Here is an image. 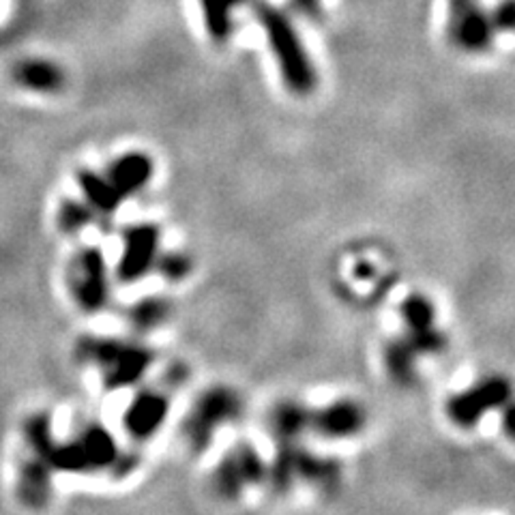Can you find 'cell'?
<instances>
[{
  "label": "cell",
  "mask_w": 515,
  "mask_h": 515,
  "mask_svg": "<svg viewBox=\"0 0 515 515\" xmlns=\"http://www.w3.org/2000/svg\"><path fill=\"white\" fill-rule=\"evenodd\" d=\"M86 353L99 365L103 378L110 386H129L136 383L151 365L148 350L125 342H112V339L92 342Z\"/></svg>",
  "instance_id": "7a4b0ae2"
},
{
  "label": "cell",
  "mask_w": 515,
  "mask_h": 515,
  "mask_svg": "<svg viewBox=\"0 0 515 515\" xmlns=\"http://www.w3.org/2000/svg\"><path fill=\"white\" fill-rule=\"evenodd\" d=\"M262 475H265V466H262L260 456L250 445H243L221 462L215 483L224 496H236Z\"/></svg>",
  "instance_id": "ba28073f"
},
{
  "label": "cell",
  "mask_w": 515,
  "mask_h": 515,
  "mask_svg": "<svg viewBox=\"0 0 515 515\" xmlns=\"http://www.w3.org/2000/svg\"><path fill=\"white\" fill-rule=\"evenodd\" d=\"M489 18H492L494 28L509 33L515 22V3L513 0H501V3L496 4V9L489 13Z\"/></svg>",
  "instance_id": "ac0fdd59"
},
{
  "label": "cell",
  "mask_w": 515,
  "mask_h": 515,
  "mask_svg": "<svg viewBox=\"0 0 515 515\" xmlns=\"http://www.w3.org/2000/svg\"><path fill=\"white\" fill-rule=\"evenodd\" d=\"M133 324L140 329H153L166 318V305L162 301H144L140 305L133 307L131 312Z\"/></svg>",
  "instance_id": "e0dca14e"
},
{
  "label": "cell",
  "mask_w": 515,
  "mask_h": 515,
  "mask_svg": "<svg viewBox=\"0 0 515 515\" xmlns=\"http://www.w3.org/2000/svg\"><path fill=\"white\" fill-rule=\"evenodd\" d=\"M247 3L251 4V12H254L258 24L266 33L286 89L298 97L312 95L318 84L316 67L309 59L292 20L275 4H271L269 0H247Z\"/></svg>",
  "instance_id": "6da1fadb"
},
{
  "label": "cell",
  "mask_w": 515,
  "mask_h": 515,
  "mask_svg": "<svg viewBox=\"0 0 515 515\" xmlns=\"http://www.w3.org/2000/svg\"><path fill=\"white\" fill-rule=\"evenodd\" d=\"M80 187L84 192V202L91 210H99L107 215L115 213L118 204L123 202V195L116 192L106 178V174L95 172V170H82L80 172Z\"/></svg>",
  "instance_id": "5bb4252c"
},
{
  "label": "cell",
  "mask_w": 515,
  "mask_h": 515,
  "mask_svg": "<svg viewBox=\"0 0 515 515\" xmlns=\"http://www.w3.org/2000/svg\"><path fill=\"white\" fill-rule=\"evenodd\" d=\"M509 395V384L503 378H489L472 389L456 395L447 406L451 421L460 427H472L483 415L494 408H501Z\"/></svg>",
  "instance_id": "5b68a950"
},
{
  "label": "cell",
  "mask_w": 515,
  "mask_h": 515,
  "mask_svg": "<svg viewBox=\"0 0 515 515\" xmlns=\"http://www.w3.org/2000/svg\"><path fill=\"white\" fill-rule=\"evenodd\" d=\"M309 424H312V412L301 408L298 404H283L271 416L273 434L286 442L295 440L298 434H303Z\"/></svg>",
  "instance_id": "2e32d148"
},
{
  "label": "cell",
  "mask_w": 515,
  "mask_h": 515,
  "mask_svg": "<svg viewBox=\"0 0 515 515\" xmlns=\"http://www.w3.org/2000/svg\"><path fill=\"white\" fill-rule=\"evenodd\" d=\"M168 415V400L157 391H144L127 408L125 425L133 438H148L162 427Z\"/></svg>",
  "instance_id": "7c38bea8"
},
{
  "label": "cell",
  "mask_w": 515,
  "mask_h": 515,
  "mask_svg": "<svg viewBox=\"0 0 515 515\" xmlns=\"http://www.w3.org/2000/svg\"><path fill=\"white\" fill-rule=\"evenodd\" d=\"M103 174L125 200L129 195L142 192L153 178V159L147 153H125L115 159Z\"/></svg>",
  "instance_id": "8fae6325"
},
{
  "label": "cell",
  "mask_w": 515,
  "mask_h": 515,
  "mask_svg": "<svg viewBox=\"0 0 515 515\" xmlns=\"http://www.w3.org/2000/svg\"><path fill=\"white\" fill-rule=\"evenodd\" d=\"M365 424V410L357 401L339 400L331 406H324L316 415H312V424L321 436L327 438H350Z\"/></svg>",
  "instance_id": "30bf717a"
},
{
  "label": "cell",
  "mask_w": 515,
  "mask_h": 515,
  "mask_svg": "<svg viewBox=\"0 0 515 515\" xmlns=\"http://www.w3.org/2000/svg\"><path fill=\"white\" fill-rule=\"evenodd\" d=\"M74 290L82 305L89 309L101 307L107 301V295H110L107 292V275L99 251L86 250L80 256L75 266Z\"/></svg>",
  "instance_id": "9c48e42d"
},
{
  "label": "cell",
  "mask_w": 515,
  "mask_h": 515,
  "mask_svg": "<svg viewBox=\"0 0 515 515\" xmlns=\"http://www.w3.org/2000/svg\"><path fill=\"white\" fill-rule=\"evenodd\" d=\"M243 4H247V0H200L202 20L210 39L226 44L232 37V30H234L232 12L243 7Z\"/></svg>",
  "instance_id": "9a60e30c"
},
{
  "label": "cell",
  "mask_w": 515,
  "mask_h": 515,
  "mask_svg": "<svg viewBox=\"0 0 515 515\" xmlns=\"http://www.w3.org/2000/svg\"><path fill=\"white\" fill-rule=\"evenodd\" d=\"M13 77L22 89L44 92V95L63 91V86L67 82V75H65V71L60 69V65L52 63V60H45V59L22 60V63L15 65Z\"/></svg>",
  "instance_id": "4fadbf2b"
},
{
  "label": "cell",
  "mask_w": 515,
  "mask_h": 515,
  "mask_svg": "<svg viewBox=\"0 0 515 515\" xmlns=\"http://www.w3.org/2000/svg\"><path fill=\"white\" fill-rule=\"evenodd\" d=\"M157 260H159V269H162V273L168 277V280H180V277H185V273L189 271V260L185 256L170 254V256L157 258Z\"/></svg>",
  "instance_id": "d6986e66"
},
{
  "label": "cell",
  "mask_w": 515,
  "mask_h": 515,
  "mask_svg": "<svg viewBox=\"0 0 515 515\" xmlns=\"http://www.w3.org/2000/svg\"><path fill=\"white\" fill-rule=\"evenodd\" d=\"M241 410V400L230 389H210L195 401L192 415L185 421V436L194 449H202L221 424H228Z\"/></svg>",
  "instance_id": "3957f363"
},
{
  "label": "cell",
  "mask_w": 515,
  "mask_h": 515,
  "mask_svg": "<svg viewBox=\"0 0 515 515\" xmlns=\"http://www.w3.org/2000/svg\"><path fill=\"white\" fill-rule=\"evenodd\" d=\"M290 4L297 13L307 18H316L321 13V0H290Z\"/></svg>",
  "instance_id": "ffe728a7"
},
{
  "label": "cell",
  "mask_w": 515,
  "mask_h": 515,
  "mask_svg": "<svg viewBox=\"0 0 515 515\" xmlns=\"http://www.w3.org/2000/svg\"><path fill=\"white\" fill-rule=\"evenodd\" d=\"M159 256V230L151 224L136 226L127 232L125 247H123L121 262H118V277L123 281H136L147 275L157 265Z\"/></svg>",
  "instance_id": "8992f818"
},
{
  "label": "cell",
  "mask_w": 515,
  "mask_h": 515,
  "mask_svg": "<svg viewBox=\"0 0 515 515\" xmlns=\"http://www.w3.org/2000/svg\"><path fill=\"white\" fill-rule=\"evenodd\" d=\"M401 316H404L406 329H408L406 342L415 348L416 354H432L445 346L442 335L436 329L434 305L425 297H410L401 307Z\"/></svg>",
  "instance_id": "52a82bcc"
},
{
  "label": "cell",
  "mask_w": 515,
  "mask_h": 515,
  "mask_svg": "<svg viewBox=\"0 0 515 515\" xmlns=\"http://www.w3.org/2000/svg\"><path fill=\"white\" fill-rule=\"evenodd\" d=\"M492 18L479 0H449V37L468 54H481L494 44Z\"/></svg>",
  "instance_id": "277c9868"
}]
</instances>
